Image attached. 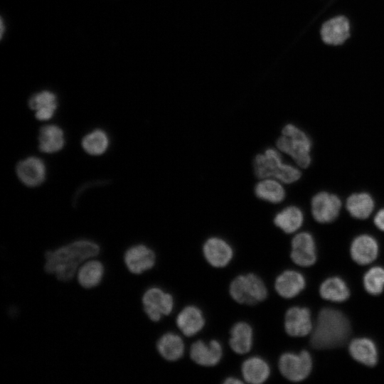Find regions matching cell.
I'll return each mask as SVG.
<instances>
[{"label":"cell","mask_w":384,"mask_h":384,"mask_svg":"<svg viewBox=\"0 0 384 384\" xmlns=\"http://www.w3.org/2000/svg\"><path fill=\"white\" fill-rule=\"evenodd\" d=\"M223 384H242L244 383V380L235 376H228L224 379L222 382Z\"/></svg>","instance_id":"obj_33"},{"label":"cell","mask_w":384,"mask_h":384,"mask_svg":"<svg viewBox=\"0 0 384 384\" xmlns=\"http://www.w3.org/2000/svg\"><path fill=\"white\" fill-rule=\"evenodd\" d=\"M223 348L217 339L205 341L201 339L193 341L189 348V357L196 365L201 367H214L222 361Z\"/></svg>","instance_id":"obj_9"},{"label":"cell","mask_w":384,"mask_h":384,"mask_svg":"<svg viewBox=\"0 0 384 384\" xmlns=\"http://www.w3.org/2000/svg\"><path fill=\"white\" fill-rule=\"evenodd\" d=\"M304 215L302 210L289 206L277 213L273 218L274 224L287 234L297 231L302 225Z\"/></svg>","instance_id":"obj_26"},{"label":"cell","mask_w":384,"mask_h":384,"mask_svg":"<svg viewBox=\"0 0 384 384\" xmlns=\"http://www.w3.org/2000/svg\"><path fill=\"white\" fill-rule=\"evenodd\" d=\"M341 208V201L339 198L326 191L316 194L311 202L312 215L320 223L334 221L338 215Z\"/></svg>","instance_id":"obj_11"},{"label":"cell","mask_w":384,"mask_h":384,"mask_svg":"<svg viewBox=\"0 0 384 384\" xmlns=\"http://www.w3.org/2000/svg\"><path fill=\"white\" fill-rule=\"evenodd\" d=\"M1 36H2V34H3V28H4V24H3V21L1 20Z\"/></svg>","instance_id":"obj_34"},{"label":"cell","mask_w":384,"mask_h":384,"mask_svg":"<svg viewBox=\"0 0 384 384\" xmlns=\"http://www.w3.org/2000/svg\"><path fill=\"white\" fill-rule=\"evenodd\" d=\"M321 36L326 44L341 45L350 36L348 20L345 16H338L326 21L321 26Z\"/></svg>","instance_id":"obj_20"},{"label":"cell","mask_w":384,"mask_h":384,"mask_svg":"<svg viewBox=\"0 0 384 384\" xmlns=\"http://www.w3.org/2000/svg\"><path fill=\"white\" fill-rule=\"evenodd\" d=\"M290 257L292 262L301 267H309L316 261V246L314 238L306 232L295 235L291 241Z\"/></svg>","instance_id":"obj_12"},{"label":"cell","mask_w":384,"mask_h":384,"mask_svg":"<svg viewBox=\"0 0 384 384\" xmlns=\"http://www.w3.org/2000/svg\"><path fill=\"white\" fill-rule=\"evenodd\" d=\"M105 274L102 262L96 259H90L79 267L76 278L78 284L84 289L97 287L102 282Z\"/></svg>","instance_id":"obj_22"},{"label":"cell","mask_w":384,"mask_h":384,"mask_svg":"<svg viewBox=\"0 0 384 384\" xmlns=\"http://www.w3.org/2000/svg\"><path fill=\"white\" fill-rule=\"evenodd\" d=\"M346 206L352 217L366 219L373 212L375 203L370 194L362 192L351 195L346 200Z\"/></svg>","instance_id":"obj_28"},{"label":"cell","mask_w":384,"mask_h":384,"mask_svg":"<svg viewBox=\"0 0 384 384\" xmlns=\"http://www.w3.org/2000/svg\"><path fill=\"white\" fill-rule=\"evenodd\" d=\"M350 253L351 258L357 264L361 265L370 264L378 256V242L370 235H359L353 240L351 245Z\"/></svg>","instance_id":"obj_21"},{"label":"cell","mask_w":384,"mask_h":384,"mask_svg":"<svg viewBox=\"0 0 384 384\" xmlns=\"http://www.w3.org/2000/svg\"><path fill=\"white\" fill-rule=\"evenodd\" d=\"M351 334L347 317L340 311L325 308L318 314L310 338L312 348L325 350L345 344Z\"/></svg>","instance_id":"obj_2"},{"label":"cell","mask_w":384,"mask_h":384,"mask_svg":"<svg viewBox=\"0 0 384 384\" xmlns=\"http://www.w3.org/2000/svg\"><path fill=\"white\" fill-rule=\"evenodd\" d=\"M255 196L260 200L271 203H279L285 198L282 183L274 178L260 179L254 188Z\"/></svg>","instance_id":"obj_25"},{"label":"cell","mask_w":384,"mask_h":384,"mask_svg":"<svg viewBox=\"0 0 384 384\" xmlns=\"http://www.w3.org/2000/svg\"><path fill=\"white\" fill-rule=\"evenodd\" d=\"M202 254L210 266L221 269L226 267L232 262L234 250L232 245L224 238L211 236L203 243Z\"/></svg>","instance_id":"obj_8"},{"label":"cell","mask_w":384,"mask_h":384,"mask_svg":"<svg viewBox=\"0 0 384 384\" xmlns=\"http://www.w3.org/2000/svg\"><path fill=\"white\" fill-rule=\"evenodd\" d=\"M156 348L164 360L175 362L183 356L186 346L183 338L179 334L169 331L158 338Z\"/></svg>","instance_id":"obj_19"},{"label":"cell","mask_w":384,"mask_h":384,"mask_svg":"<svg viewBox=\"0 0 384 384\" xmlns=\"http://www.w3.org/2000/svg\"><path fill=\"white\" fill-rule=\"evenodd\" d=\"M100 247L89 240H78L45 252V272L55 276L60 282H67L76 276L80 265L97 257Z\"/></svg>","instance_id":"obj_1"},{"label":"cell","mask_w":384,"mask_h":384,"mask_svg":"<svg viewBox=\"0 0 384 384\" xmlns=\"http://www.w3.org/2000/svg\"><path fill=\"white\" fill-rule=\"evenodd\" d=\"M242 378L249 384L265 383L271 374L269 363L260 356H252L245 358L240 366Z\"/></svg>","instance_id":"obj_16"},{"label":"cell","mask_w":384,"mask_h":384,"mask_svg":"<svg viewBox=\"0 0 384 384\" xmlns=\"http://www.w3.org/2000/svg\"><path fill=\"white\" fill-rule=\"evenodd\" d=\"M374 223L380 230L384 231V208L380 209L375 215Z\"/></svg>","instance_id":"obj_32"},{"label":"cell","mask_w":384,"mask_h":384,"mask_svg":"<svg viewBox=\"0 0 384 384\" xmlns=\"http://www.w3.org/2000/svg\"><path fill=\"white\" fill-rule=\"evenodd\" d=\"M44 162L36 156L28 157L19 161L16 166L18 178L26 186L34 187L41 184L46 178Z\"/></svg>","instance_id":"obj_18"},{"label":"cell","mask_w":384,"mask_h":384,"mask_svg":"<svg viewBox=\"0 0 384 384\" xmlns=\"http://www.w3.org/2000/svg\"><path fill=\"white\" fill-rule=\"evenodd\" d=\"M38 142L41 151L48 154L57 152L65 144L63 131L56 125H46L40 129Z\"/></svg>","instance_id":"obj_27"},{"label":"cell","mask_w":384,"mask_h":384,"mask_svg":"<svg viewBox=\"0 0 384 384\" xmlns=\"http://www.w3.org/2000/svg\"><path fill=\"white\" fill-rule=\"evenodd\" d=\"M278 150L292 158L301 168H307L311 161V142L305 132L292 124H286L276 142Z\"/></svg>","instance_id":"obj_5"},{"label":"cell","mask_w":384,"mask_h":384,"mask_svg":"<svg viewBox=\"0 0 384 384\" xmlns=\"http://www.w3.org/2000/svg\"><path fill=\"white\" fill-rule=\"evenodd\" d=\"M306 281L299 272L287 270L274 279V287L277 294L284 299H292L304 289Z\"/></svg>","instance_id":"obj_17"},{"label":"cell","mask_w":384,"mask_h":384,"mask_svg":"<svg viewBox=\"0 0 384 384\" xmlns=\"http://www.w3.org/2000/svg\"><path fill=\"white\" fill-rule=\"evenodd\" d=\"M253 169L260 179L274 178L286 184L296 182L302 176L298 168L283 162L279 150L271 147L255 156Z\"/></svg>","instance_id":"obj_3"},{"label":"cell","mask_w":384,"mask_h":384,"mask_svg":"<svg viewBox=\"0 0 384 384\" xmlns=\"http://www.w3.org/2000/svg\"><path fill=\"white\" fill-rule=\"evenodd\" d=\"M30 108L36 111V118L41 121L48 120L54 114L57 108V98L55 94L44 90L34 94L28 101Z\"/></svg>","instance_id":"obj_24"},{"label":"cell","mask_w":384,"mask_h":384,"mask_svg":"<svg viewBox=\"0 0 384 384\" xmlns=\"http://www.w3.org/2000/svg\"><path fill=\"white\" fill-rule=\"evenodd\" d=\"M123 260L129 272L133 274H141L154 267L156 255L154 250L149 246L137 244L125 251Z\"/></svg>","instance_id":"obj_10"},{"label":"cell","mask_w":384,"mask_h":384,"mask_svg":"<svg viewBox=\"0 0 384 384\" xmlns=\"http://www.w3.org/2000/svg\"><path fill=\"white\" fill-rule=\"evenodd\" d=\"M82 146L84 150L90 155H101L108 148L109 138L103 130L95 129L84 137Z\"/></svg>","instance_id":"obj_30"},{"label":"cell","mask_w":384,"mask_h":384,"mask_svg":"<svg viewBox=\"0 0 384 384\" xmlns=\"http://www.w3.org/2000/svg\"><path fill=\"white\" fill-rule=\"evenodd\" d=\"M228 293L231 299L239 304L256 305L266 300L267 287L263 279L254 272L240 274L230 282Z\"/></svg>","instance_id":"obj_4"},{"label":"cell","mask_w":384,"mask_h":384,"mask_svg":"<svg viewBox=\"0 0 384 384\" xmlns=\"http://www.w3.org/2000/svg\"><path fill=\"white\" fill-rule=\"evenodd\" d=\"M278 368L282 375L292 382L306 379L312 369V359L309 353L302 351L299 353L285 352L278 360Z\"/></svg>","instance_id":"obj_7"},{"label":"cell","mask_w":384,"mask_h":384,"mask_svg":"<svg viewBox=\"0 0 384 384\" xmlns=\"http://www.w3.org/2000/svg\"><path fill=\"white\" fill-rule=\"evenodd\" d=\"M319 293L324 299L336 302H344L350 295L345 282L337 277H330L324 281L320 286Z\"/></svg>","instance_id":"obj_29"},{"label":"cell","mask_w":384,"mask_h":384,"mask_svg":"<svg viewBox=\"0 0 384 384\" xmlns=\"http://www.w3.org/2000/svg\"><path fill=\"white\" fill-rule=\"evenodd\" d=\"M229 334L228 345L235 353L245 355L252 350L254 331L250 323L245 321H238L234 323Z\"/></svg>","instance_id":"obj_15"},{"label":"cell","mask_w":384,"mask_h":384,"mask_svg":"<svg viewBox=\"0 0 384 384\" xmlns=\"http://www.w3.org/2000/svg\"><path fill=\"white\" fill-rule=\"evenodd\" d=\"M363 285L370 294H381L384 289V269L380 267L370 268L363 277Z\"/></svg>","instance_id":"obj_31"},{"label":"cell","mask_w":384,"mask_h":384,"mask_svg":"<svg viewBox=\"0 0 384 384\" xmlns=\"http://www.w3.org/2000/svg\"><path fill=\"white\" fill-rule=\"evenodd\" d=\"M175 322L181 334L186 337H192L204 329L206 321L199 306L188 304L178 313Z\"/></svg>","instance_id":"obj_14"},{"label":"cell","mask_w":384,"mask_h":384,"mask_svg":"<svg viewBox=\"0 0 384 384\" xmlns=\"http://www.w3.org/2000/svg\"><path fill=\"white\" fill-rule=\"evenodd\" d=\"M351 357L363 365L373 367L378 362V351L375 343L369 338L353 339L349 344Z\"/></svg>","instance_id":"obj_23"},{"label":"cell","mask_w":384,"mask_h":384,"mask_svg":"<svg viewBox=\"0 0 384 384\" xmlns=\"http://www.w3.org/2000/svg\"><path fill=\"white\" fill-rule=\"evenodd\" d=\"M285 332L292 337H303L313 330L311 312L306 307L292 306L284 314Z\"/></svg>","instance_id":"obj_13"},{"label":"cell","mask_w":384,"mask_h":384,"mask_svg":"<svg viewBox=\"0 0 384 384\" xmlns=\"http://www.w3.org/2000/svg\"><path fill=\"white\" fill-rule=\"evenodd\" d=\"M142 303L144 312L153 322L159 321L170 315L175 305L173 295L164 289L153 286L143 293Z\"/></svg>","instance_id":"obj_6"}]
</instances>
